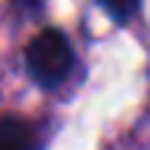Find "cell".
<instances>
[{"mask_svg": "<svg viewBox=\"0 0 150 150\" xmlns=\"http://www.w3.org/2000/svg\"><path fill=\"white\" fill-rule=\"evenodd\" d=\"M40 3H43V0H16L18 9H31V12H37V9H40Z\"/></svg>", "mask_w": 150, "mask_h": 150, "instance_id": "277c9868", "label": "cell"}, {"mask_svg": "<svg viewBox=\"0 0 150 150\" xmlns=\"http://www.w3.org/2000/svg\"><path fill=\"white\" fill-rule=\"evenodd\" d=\"M74 46L58 28H46L28 43L25 49V64L28 74L40 86H58L71 77L74 71Z\"/></svg>", "mask_w": 150, "mask_h": 150, "instance_id": "6da1fadb", "label": "cell"}, {"mask_svg": "<svg viewBox=\"0 0 150 150\" xmlns=\"http://www.w3.org/2000/svg\"><path fill=\"white\" fill-rule=\"evenodd\" d=\"M101 6H104V12L113 18V22H129V18L138 12L141 0H98Z\"/></svg>", "mask_w": 150, "mask_h": 150, "instance_id": "3957f363", "label": "cell"}, {"mask_svg": "<svg viewBox=\"0 0 150 150\" xmlns=\"http://www.w3.org/2000/svg\"><path fill=\"white\" fill-rule=\"evenodd\" d=\"M0 150H40L37 129L18 117H0Z\"/></svg>", "mask_w": 150, "mask_h": 150, "instance_id": "7a4b0ae2", "label": "cell"}]
</instances>
